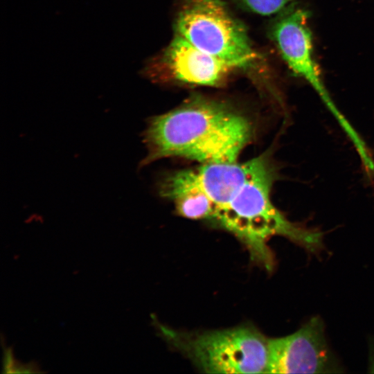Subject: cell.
<instances>
[{"label": "cell", "instance_id": "obj_1", "mask_svg": "<svg viewBox=\"0 0 374 374\" xmlns=\"http://www.w3.org/2000/svg\"><path fill=\"white\" fill-rule=\"evenodd\" d=\"M274 179L271 162L262 154L224 166L206 193L208 222L235 236L251 259L267 271L275 265L267 245L272 236H285L310 252L322 248L321 232L290 222L274 206L271 199Z\"/></svg>", "mask_w": 374, "mask_h": 374}, {"label": "cell", "instance_id": "obj_8", "mask_svg": "<svg viewBox=\"0 0 374 374\" xmlns=\"http://www.w3.org/2000/svg\"><path fill=\"white\" fill-rule=\"evenodd\" d=\"M253 12L270 15L280 11L293 0H240Z\"/></svg>", "mask_w": 374, "mask_h": 374}, {"label": "cell", "instance_id": "obj_3", "mask_svg": "<svg viewBox=\"0 0 374 374\" xmlns=\"http://www.w3.org/2000/svg\"><path fill=\"white\" fill-rule=\"evenodd\" d=\"M156 323L165 339L205 373H266L269 339L253 326L186 332Z\"/></svg>", "mask_w": 374, "mask_h": 374}, {"label": "cell", "instance_id": "obj_4", "mask_svg": "<svg viewBox=\"0 0 374 374\" xmlns=\"http://www.w3.org/2000/svg\"><path fill=\"white\" fill-rule=\"evenodd\" d=\"M175 26L177 35L233 68L249 67L258 57L222 0H184Z\"/></svg>", "mask_w": 374, "mask_h": 374}, {"label": "cell", "instance_id": "obj_2", "mask_svg": "<svg viewBox=\"0 0 374 374\" xmlns=\"http://www.w3.org/2000/svg\"><path fill=\"white\" fill-rule=\"evenodd\" d=\"M253 131L249 118L227 104L194 98L150 120L144 132L148 154L141 165L169 157L201 164L235 162Z\"/></svg>", "mask_w": 374, "mask_h": 374}, {"label": "cell", "instance_id": "obj_7", "mask_svg": "<svg viewBox=\"0 0 374 374\" xmlns=\"http://www.w3.org/2000/svg\"><path fill=\"white\" fill-rule=\"evenodd\" d=\"M163 62L171 75L184 83L218 86L226 80L231 69L220 58L202 51L177 35L167 47Z\"/></svg>", "mask_w": 374, "mask_h": 374}, {"label": "cell", "instance_id": "obj_6", "mask_svg": "<svg viewBox=\"0 0 374 374\" xmlns=\"http://www.w3.org/2000/svg\"><path fill=\"white\" fill-rule=\"evenodd\" d=\"M340 367L315 317L288 336L269 339L267 373H332Z\"/></svg>", "mask_w": 374, "mask_h": 374}, {"label": "cell", "instance_id": "obj_5", "mask_svg": "<svg viewBox=\"0 0 374 374\" xmlns=\"http://www.w3.org/2000/svg\"><path fill=\"white\" fill-rule=\"evenodd\" d=\"M272 36L289 67L314 88L347 134L356 150L363 151L366 148L364 141L335 105L320 77L313 54L308 13L299 8L289 11L275 23Z\"/></svg>", "mask_w": 374, "mask_h": 374}, {"label": "cell", "instance_id": "obj_9", "mask_svg": "<svg viewBox=\"0 0 374 374\" xmlns=\"http://www.w3.org/2000/svg\"><path fill=\"white\" fill-rule=\"evenodd\" d=\"M17 361L15 359L11 347L3 348V373H11Z\"/></svg>", "mask_w": 374, "mask_h": 374}, {"label": "cell", "instance_id": "obj_10", "mask_svg": "<svg viewBox=\"0 0 374 374\" xmlns=\"http://www.w3.org/2000/svg\"><path fill=\"white\" fill-rule=\"evenodd\" d=\"M37 363L30 362L28 364H19L16 362L11 373H43L39 370Z\"/></svg>", "mask_w": 374, "mask_h": 374}]
</instances>
